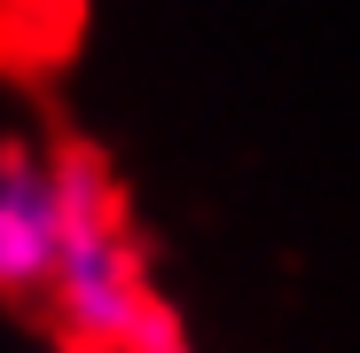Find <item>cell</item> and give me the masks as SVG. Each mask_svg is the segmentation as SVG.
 Here are the masks:
<instances>
[{
  "label": "cell",
  "instance_id": "cell-1",
  "mask_svg": "<svg viewBox=\"0 0 360 353\" xmlns=\"http://www.w3.org/2000/svg\"><path fill=\"white\" fill-rule=\"evenodd\" d=\"M55 275V173L24 142H0V299H32Z\"/></svg>",
  "mask_w": 360,
  "mask_h": 353
},
{
  "label": "cell",
  "instance_id": "cell-2",
  "mask_svg": "<svg viewBox=\"0 0 360 353\" xmlns=\"http://www.w3.org/2000/svg\"><path fill=\"white\" fill-rule=\"evenodd\" d=\"M117 353H188V330H180V314L165 299H141L126 337H117Z\"/></svg>",
  "mask_w": 360,
  "mask_h": 353
},
{
  "label": "cell",
  "instance_id": "cell-3",
  "mask_svg": "<svg viewBox=\"0 0 360 353\" xmlns=\"http://www.w3.org/2000/svg\"><path fill=\"white\" fill-rule=\"evenodd\" d=\"M71 353H117V345H71Z\"/></svg>",
  "mask_w": 360,
  "mask_h": 353
}]
</instances>
